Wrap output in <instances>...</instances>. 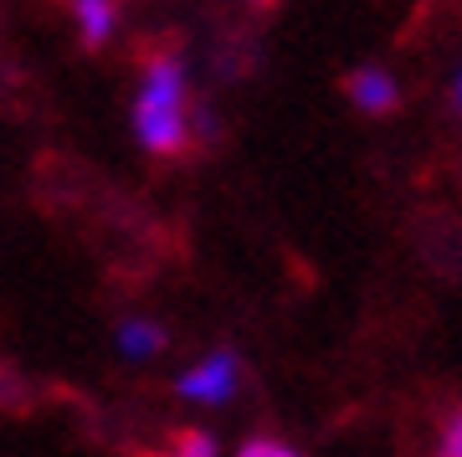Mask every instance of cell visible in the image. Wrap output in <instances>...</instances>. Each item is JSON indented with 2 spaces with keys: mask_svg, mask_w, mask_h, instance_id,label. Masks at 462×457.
I'll use <instances>...</instances> for the list:
<instances>
[{
  "mask_svg": "<svg viewBox=\"0 0 462 457\" xmlns=\"http://www.w3.org/2000/svg\"><path fill=\"white\" fill-rule=\"evenodd\" d=\"M129 118H134V139L149 154H180L190 145V88H185V62L175 51H160V57L144 62Z\"/></svg>",
  "mask_w": 462,
  "mask_h": 457,
  "instance_id": "cell-1",
  "label": "cell"
},
{
  "mask_svg": "<svg viewBox=\"0 0 462 457\" xmlns=\"http://www.w3.org/2000/svg\"><path fill=\"white\" fill-rule=\"evenodd\" d=\"M175 391L185 401H196V406H226L231 396L242 391V359L231 355V350H211L206 359H196L180 380H175Z\"/></svg>",
  "mask_w": 462,
  "mask_h": 457,
  "instance_id": "cell-2",
  "label": "cell"
},
{
  "mask_svg": "<svg viewBox=\"0 0 462 457\" xmlns=\"http://www.w3.org/2000/svg\"><path fill=\"white\" fill-rule=\"evenodd\" d=\"M349 103L360 114H391L401 103V88L385 67H360V72H349Z\"/></svg>",
  "mask_w": 462,
  "mask_h": 457,
  "instance_id": "cell-3",
  "label": "cell"
},
{
  "mask_svg": "<svg viewBox=\"0 0 462 457\" xmlns=\"http://www.w3.org/2000/svg\"><path fill=\"white\" fill-rule=\"evenodd\" d=\"M72 21L88 47H103L118 32V0H72Z\"/></svg>",
  "mask_w": 462,
  "mask_h": 457,
  "instance_id": "cell-4",
  "label": "cell"
},
{
  "mask_svg": "<svg viewBox=\"0 0 462 457\" xmlns=\"http://www.w3.org/2000/svg\"><path fill=\"white\" fill-rule=\"evenodd\" d=\"M114 344H118L124 359H149V355L165 350V329L154 324V319H124L118 334H114Z\"/></svg>",
  "mask_w": 462,
  "mask_h": 457,
  "instance_id": "cell-5",
  "label": "cell"
},
{
  "mask_svg": "<svg viewBox=\"0 0 462 457\" xmlns=\"http://www.w3.org/2000/svg\"><path fill=\"white\" fill-rule=\"evenodd\" d=\"M236 452H242V457H293L298 447H288L282 437H247Z\"/></svg>",
  "mask_w": 462,
  "mask_h": 457,
  "instance_id": "cell-6",
  "label": "cell"
},
{
  "mask_svg": "<svg viewBox=\"0 0 462 457\" xmlns=\"http://www.w3.org/2000/svg\"><path fill=\"white\" fill-rule=\"evenodd\" d=\"M180 452L185 457H216V437H211V432H185Z\"/></svg>",
  "mask_w": 462,
  "mask_h": 457,
  "instance_id": "cell-7",
  "label": "cell"
},
{
  "mask_svg": "<svg viewBox=\"0 0 462 457\" xmlns=\"http://www.w3.org/2000/svg\"><path fill=\"white\" fill-rule=\"evenodd\" d=\"M442 452H447V457H462V411L442 426Z\"/></svg>",
  "mask_w": 462,
  "mask_h": 457,
  "instance_id": "cell-8",
  "label": "cell"
},
{
  "mask_svg": "<svg viewBox=\"0 0 462 457\" xmlns=\"http://www.w3.org/2000/svg\"><path fill=\"white\" fill-rule=\"evenodd\" d=\"M452 103H457V114H462V67H457V78H452Z\"/></svg>",
  "mask_w": 462,
  "mask_h": 457,
  "instance_id": "cell-9",
  "label": "cell"
},
{
  "mask_svg": "<svg viewBox=\"0 0 462 457\" xmlns=\"http://www.w3.org/2000/svg\"><path fill=\"white\" fill-rule=\"evenodd\" d=\"M252 5H263V0H252Z\"/></svg>",
  "mask_w": 462,
  "mask_h": 457,
  "instance_id": "cell-10",
  "label": "cell"
}]
</instances>
